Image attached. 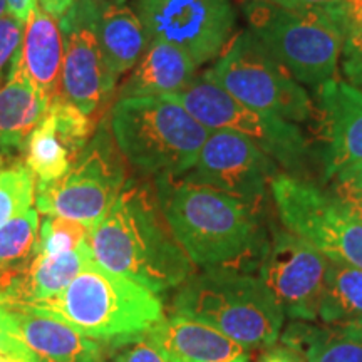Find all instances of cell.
I'll return each mask as SVG.
<instances>
[{"mask_svg": "<svg viewBox=\"0 0 362 362\" xmlns=\"http://www.w3.org/2000/svg\"><path fill=\"white\" fill-rule=\"evenodd\" d=\"M88 245L99 265L155 293L180 287L197 272L171 233L156 192L139 181H126L106 216L90 228Z\"/></svg>", "mask_w": 362, "mask_h": 362, "instance_id": "6da1fadb", "label": "cell"}, {"mask_svg": "<svg viewBox=\"0 0 362 362\" xmlns=\"http://www.w3.org/2000/svg\"><path fill=\"white\" fill-rule=\"evenodd\" d=\"M161 214L194 267L238 269L267 243L257 206L181 178H155Z\"/></svg>", "mask_w": 362, "mask_h": 362, "instance_id": "7a4b0ae2", "label": "cell"}, {"mask_svg": "<svg viewBox=\"0 0 362 362\" xmlns=\"http://www.w3.org/2000/svg\"><path fill=\"white\" fill-rule=\"evenodd\" d=\"M176 314L218 329L245 349H267L279 341L285 314L259 277L240 269L194 272L178 287Z\"/></svg>", "mask_w": 362, "mask_h": 362, "instance_id": "3957f363", "label": "cell"}, {"mask_svg": "<svg viewBox=\"0 0 362 362\" xmlns=\"http://www.w3.org/2000/svg\"><path fill=\"white\" fill-rule=\"evenodd\" d=\"M40 309L61 315L98 342L126 346L163 320L158 293L90 260L66 291Z\"/></svg>", "mask_w": 362, "mask_h": 362, "instance_id": "277c9868", "label": "cell"}, {"mask_svg": "<svg viewBox=\"0 0 362 362\" xmlns=\"http://www.w3.org/2000/svg\"><path fill=\"white\" fill-rule=\"evenodd\" d=\"M110 128L124 160L155 178L187 175L210 133L183 106L166 98L116 99Z\"/></svg>", "mask_w": 362, "mask_h": 362, "instance_id": "5b68a950", "label": "cell"}, {"mask_svg": "<svg viewBox=\"0 0 362 362\" xmlns=\"http://www.w3.org/2000/svg\"><path fill=\"white\" fill-rule=\"evenodd\" d=\"M245 17L248 30L298 84L319 89L334 79L344 34L327 7L293 11L250 0Z\"/></svg>", "mask_w": 362, "mask_h": 362, "instance_id": "8992f818", "label": "cell"}, {"mask_svg": "<svg viewBox=\"0 0 362 362\" xmlns=\"http://www.w3.org/2000/svg\"><path fill=\"white\" fill-rule=\"evenodd\" d=\"M230 96L264 115L304 123L314 112L307 90L250 30H240L214 66L202 72Z\"/></svg>", "mask_w": 362, "mask_h": 362, "instance_id": "52a82bcc", "label": "cell"}, {"mask_svg": "<svg viewBox=\"0 0 362 362\" xmlns=\"http://www.w3.org/2000/svg\"><path fill=\"white\" fill-rule=\"evenodd\" d=\"M163 98L183 106L208 131H232L252 139L291 176L302 178L309 163V143L292 121L243 106L203 74L180 93Z\"/></svg>", "mask_w": 362, "mask_h": 362, "instance_id": "ba28073f", "label": "cell"}, {"mask_svg": "<svg viewBox=\"0 0 362 362\" xmlns=\"http://www.w3.org/2000/svg\"><path fill=\"white\" fill-rule=\"evenodd\" d=\"M123 155L111 134L110 117L98 124L72 168L57 181L37 185L35 210L96 226L126 183Z\"/></svg>", "mask_w": 362, "mask_h": 362, "instance_id": "9c48e42d", "label": "cell"}, {"mask_svg": "<svg viewBox=\"0 0 362 362\" xmlns=\"http://www.w3.org/2000/svg\"><path fill=\"white\" fill-rule=\"evenodd\" d=\"M285 230L315 247L329 260L362 270V218L330 192L304 178L280 173L270 185Z\"/></svg>", "mask_w": 362, "mask_h": 362, "instance_id": "30bf717a", "label": "cell"}, {"mask_svg": "<svg viewBox=\"0 0 362 362\" xmlns=\"http://www.w3.org/2000/svg\"><path fill=\"white\" fill-rule=\"evenodd\" d=\"M134 12L149 40L173 45L198 67L225 51L237 25L230 0H136Z\"/></svg>", "mask_w": 362, "mask_h": 362, "instance_id": "8fae6325", "label": "cell"}, {"mask_svg": "<svg viewBox=\"0 0 362 362\" xmlns=\"http://www.w3.org/2000/svg\"><path fill=\"white\" fill-rule=\"evenodd\" d=\"M99 6L101 0H76L57 19L64 39L61 96L90 117L116 98L117 89L98 39Z\"/></svg>", "mask_w": 362, "mask_h": 362, "instance_id": "7c38bea8", "label": "cell"}, {"mask_svg": "<svg viewBox=\"0 0 362 362\" xmlns=\"http://www.w3.org/2000/svg\"><path fill=\"white\" fill-rule=\"evenodd\" d=\"M277 175V161L252 139L232 131H210L197 163L181 180L257 206Z\"/></svg>", "mask_w": 362, "mask_h": 362, "instance_id": "4fadbf2b", "label": "cell"}, {"mask_svg": "<svg viewBox=\"0 0 362 362\" xmlns=\"http://www.w3.org/2000/svg\"><path fill=\"white\" fill-rule=\"evenodd\" d=\"M327 257L288 230H277L267 243L259 279L292 320L317 319Z\"/></svg>", "mask_w": 362, "mask_h": 362, "instance_id": "5bb4252c", "label": "cell"}, {"mask_svg": "<svg viewBox=\"0 0 362 362\" xmlns=\"http://www.w3.org/2000/svg\"><path fill=\"white\" fill-rule=\"evenodd\" d=\"M93 117L62 96L54 98L42 121L25 143V165L35 187L62 178L72 168L93 136Z\"/></svg>", "mask_w": 362, "mask_h": 362, "instance_id": "9a60e30c", "label": "cell"}, {"mask_svg": "<svg viewBox=\"0 0 362 362\" xmlns=\"http://www.w3.org/2000/svg\"><path fill=\"white\" fill-rule=\"evenodd\" d=\"M320 133L324 138V176L362 161V90L332 79L317 89Z\"/></svg>", "mask_w": 362, "mask_h": 362, "instance_id": "2e32d148", "label": "cell"}, {"mask_svg": "<svg viewBox=\"0 0 362 362\" xmlns=\"http://www.w3.org/2000/svg\"><path fill=\"white\" fill-rule=\"evenodd\" d=\"M16 336L40 362H104V347L54 312L6 304Z\"/></svg>", "mask_w": 362, "mask_h": 362, "instance_id": "e0dca14e", "label": "cell"}, {"mask_svg": "<svg viewBox=\"0 0 362 362\" xmlns=\"http://www.w3.org/2000/svg\"><path fill=\"white\" fill-rule=\"evenodd\" d=\"M146 339L168 356L187 362L250 361V351L218 329L176 312L170 317H163V320L146 334Z\"/></svg>", "mask_w": 362, "mask_h": 362, "instance_id": "ac0fdd59", "label": "cell"}, {"mask_svg": "<svg viewBox=\"0 0 362 362\" xmlns=\"http://www.w3.org/2000/svg\"><path fill=\"white\" fill-rule=\"evenodd\" d=\"M198 66L183 51L165 42L149 40L146 51L126 79L117 86L116 99L163 98L188 88Z\"/></svg>", "mask_w": 362, "mask_h": 362, "instance_id": "d6986e66", "label": "cell"}, {"mask_svg": "<svg viewBox=\"0 0 362 362\" xmlns=\"http://www.w3.org/2000/svg\"><path fill=\"white\" fill-rule=\"evenodd\" d=\"M21 64L27 78L40 93L51 99L61 96L64 39L59 21L44 12L39 4L25 22Z\"/></svg>", "mask_w": 362, "mask_h": 362, "instance_id": "ffe728a7", "label": "cell"}, {"mask_svg": "<svg viewBox=\"0 0 362 362\" xmlns=\"http://www.w3.org/2000/svg\"><path fill=\"white\" fill-rule=\"evenodd\" d=\"M98 39L104 64L116 83L138 64L149 44L134 8L103 0L99 6Z\"/></svg>", "mask_w": 362, "mask_h": 362, "instance_id": "44dd1931", "label": "cell"}, {"mask_svg": "<svg viewBox=\"0 0 362 362\" xmlns=\"http://www.w3.org/2000/svg\"><path fill=\"white\" fill-rule=\"evenodd\" d=\"M51 101L27 78L19 56L11 76L0 86V148L24 149Z\"/></svg>", "mask_w": 362, "mask_h": 362, "instance_id": "7402d4cb", "label": "cell"}, {"mask_svg": "<svg viewBox=\"0 0 362 362\" xmlns=\"http://www.w3.org/2000/svg\"><path fill=\"white\" fill-rule=\"evenodd\" d=\"M317 319L330 327L352 324L362 319L361 269L337 260L327 262Z\"/></svg>", "mask_w": 362, "mask_h": 362, "instance_id": "603a6c76", "label": "cell"}, {"mask_svg": "<svg viewBox=\"0 0 362 362\" xmlns=\"http://www.w3.org/2000/svg\"><path fill=\"white\" fill-rule=\"evenodd\" d=\"M39 226V211L35 208L0 226V292L25 270V262L35 255Z\"/></svg>", "mask_w": 362, "mask_h": 362, "instance_id": "cb8c5ba5", "label": "cell"}, {"mask_svg": "<svg viewBox=\"0 0 362 362\" xmlns=\"http://www.w3.org/2000/svg\"><path fill=\"white\" fill-rule=\"evenodd\" d=\"M284 342L304 349L305 362H362V342L342 336L334 327H292Z\"/></svg>", "mask_w": 362, "mask_h": 362, "instance_id": "d4e9b609", "label": "cell"}, {"mask_svg": "<svg viewBox=\"0 0 362 362\" xmlns=\"http://www.w3.org/2000/svg\"><path fill=\"white\" fill-rule=\"evenodd\" d=\"M35 176L27 165H13L0 171V226L33 208Z\"/></svg>", "mask_w": 362, "mask_h": 362, "instance_id": "484cf974", "label": "cell"}, {"mask_svg": "<svg viewBox=\"0 0 362 362\" xmlns=\"http://www.w3.org/2000/svg\"><path fill=\"white\" fill-rule=\"evenodd\" d=\"M90 226L83 221L66 218V216L45 215L39 226V238L35 253L42 255H61L72 252L88 242Z\"/></svg>", "mask_w": 362, "mask_h": 362, "instance_id": "4316f807", "label": "cell"}, {"mask_svg": "<svg viewBox=\"0 0 362 362\" xmlns=\"http://www.w3.org/2000/svg\"><path fill=\"white\" fill-rule=\"evenodd\" d=\"M24 24L7 13L0 17V86L6 83L21 56Z\"/></svg>", "mask_w": 362, "mask_h": 362, "instance_id": "83f0119b", "label": "cell"}, {"mask_svg": "<svg viewBox=\"0 0 362 362\" xmlns=\"http://www.w3.org/2000/svg\"><path fill=\"white\" fill-rule=\"evenodd\" d=\"M330 193L362 218V161L330 176Z\"/></svg>", "mask_w": 362, "mask_h": 362, "instance_id": "f1b7e54d", "label": "cell"}, {"mask_svg": "<svg viewBox=\"0 0 362 362\" xmlns=\"http://www.w3.org/2000/svg\"><path fill=\"white\" fill-rule=\"evenodd\" d=\"M325 7L341 27L344 42H362V0H337Z\"/></svg>", "mask_w": 362, "mask_h": 362, "instance_id": "f546056e", "label": "cell"}, {"mask_svg": "<svg viewBox=\"0 0 362 362\" xmlns=\"http://www.w3.org/2000/svg\"><path fill=\"white\" fill-rule=\"evenodd\" d=\"M112 362H173L165 351L156 344L143 337L126 344V347L115 357Z\"/></svg>", "mask_w": 362, "mask_h": 362, "instance_id": "4dcf8cb0", "label": "cell"}, {"mask_svg": "<svg viewBox=\"0 0 362 362\" xmlns=\"http://www.w3.org/2000/svg\"><path fill=\"white\" fill-rule=\"evenodd\" d=\"M342 71L349 84L362 90V42H344Z\"/></svg>", "mask_w": 362, "mask_h": 362, "instance_id": "1f68e13d", "label": "cell"}, {"mask_svg": "<svg viewBox=\"0 0 362 362\" xmlns=\"http://www.w3.org/2000/svg\"><path fill=\"white\" fill-rule=\"evenodd\" d=\"M257 362H305V357L297 347L284 342L280 346L274 344V346L267 347Z\"/></svg>", "mask_w": 362, "mask_h": 362, "instance_id": "d6a6232c", "label": "cell"}, {"mask_svg": "<svg viewBox=\"0 0 362 362\" xmlns=\"http://www.w3.org/2000/svg\"><path fill=\"white\" fill-rule=\"evenodd\" d=\"M0 362H40L22 341L0 346Z\"/></svg>", "mask_w": 362, "mask_h": 362, "instance_id": "836d02e7", "label": "cell"}, {"mask_svg": "<svg viewBox=\"0 0 362 362\" xmlns=\"http://www.w3.org/2000/svg\"><path fill=\"white\" fill-rule=\"evenodd\" d=\"M17 341H21V339L16 336V330H13L11 312H8L4 302H0V346L13 344Z\"/></svg>", "mask_w": 362, "mask_h": 362, "instance_id": "e575fe53", "label": "cell"}, {"mask_svg": "<svg viewBox=\"0 0 362 362\" xmlns=\"http://www.w3.org/2000/svg\"><path fill=\"white\" fill-rule=\"evenodd\" d=\"M262 2L274 4V6L284 8H293V11H307V8H320L337 0H262Z\"/></svg>", "mask_w": 362, "mask_h": 362, "instance_id": "d590c367", "label": "cell"}, {"mask_svg": "<svg viewBox=\"0 0 362 362\" xmlns=\"http://www.w3.org/2000/svg\"><path fill=\"white\" fill-rule=\"evenodd\" d=\"M8 4V13L16 17L17 21L25 25L29 21L30 13L35 7H37V0H7Z\"/></svg>", "mask_w": 362, "mask_h": 362, "instance_id": "8d00e7d4", "label": "cell"}, {"mask_svg": "<svg viewBox=\"0 0 362 362\" xmlns=\"http://www.w3.org/2000/svg\"><path fill=\"white\" fill-rule=\"evenodd\" d=\"M74 2L76 0H37L39 7L54 17V19H61Z\"/></svg>", "mask_w": 362, "mask_h": 362, "instance_id": "74e56055", "label": "cell"}, {"mask_svg": "<svg viewBox=\"0 0 362 362\" xmlns=\"http://www.w3.org/2000/svg\"><path fill=\"white\" fill-rule=\"evenodd\" d=\"M337 332H341L342 336L354 339V341L362 342V319L356 320L352 324H346V325H339V327H334Z\"/></svg>", "mask_w": 362, "mask_h": 362, "instance_id": "f35d334b", "label": "cell"}, {"mask_svg": "<svg viewBox=\"0 0 362 362\" xmlns=\"http://www.w3.org/2000/svg\"><path fill=\"white\" fill-rule=\"evenodd\" d=\"M8 13V4L7 0H0V17L7 16Z\"/></svg>", "mask_w": 362, "mask_h": 362, "instance_id": "ab89813d", "label": "cell"}, {"mask_svg": "<svg viewBox=\"0 0 362 362\" xmlns=\"http://www.w3.org/2000/svg\"><path fill=\"white\" fill-rule=\"evenodd\" d=\"M103 2H112V4H126V0H103Z\"/></svg>", "mask_w": 362, "mask_h": 362, "instance_id": "60d3db41", "label": "cell"}, {"mask_svg": "<svg viewBox=\"0 0 362 362\" xmlns=\"http://www.w3.org/2000/svg\"><path fill=\"white\" fill-rule=\"evenodd\" d=\"M171 361H173V362H187V361H181V359H175V357H171ZM242 362H250V361H242Z\"/></svg>", "mask_w": 362, "mask_h": 362, "instance_id": "b9f144b4", "label": "cell"}, {"mask_svg": "<svg viewBox=\"0 0 362 362\" xmlns=\"http://www.w3.org/2000/svg\"><path fill=\"white\" fill-rule=\"evenodd\" d=\"M2 168H4V160H2V156H0V171H2Z\"/></svg>", "mask_w": 362, "mask_h": 362, "instance_id": "7bdbcfd3", "label": "cell"}]
</instances>
